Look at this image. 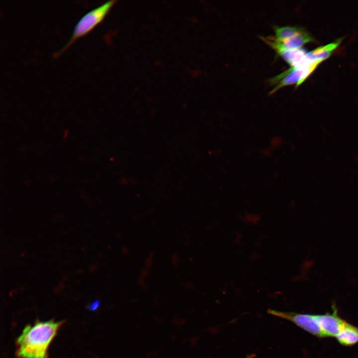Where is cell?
Returning a JSON list of instances; mask_svg holds the SVG:
<instances>
[{"mask_svg":"<svg viewBox=\"0 0 358 358\" xmlns=\"http://www.w3.org/2000/svg\"><path fill=\"white\" fill-rule=\"evenodd\" d=\"M268 44L278 54L300 49L303 45L313 40L310 34L304 30L295 36L284 40H279L272 37H262Z\"/></svg>","mask_w":358,"mask_h":358,"instance_id":"5","label":"cell"},{"mask_svg":"<svg viewBox=\"0 0 358 358\" xmlns=\"http://www.w3.org/2000/svg\"><path fill=\"white\" fill-rule=\"evenodd\" d=\"M341 40L339 39L328 45L318 47L306 54V58L311 63L319 64L328 58L338 46Z\"/></svg>","mask_w":358,"mask_h":358,"instance_id":"7","label":"cell"},{"mask_svg":"<svg viewBox=\"0 0 358 358\" xmlns=\"http://www.w3.org/2000/svg\"><path fill=\"white\" fill-rule=\"evenodd\" d=\"M318 65L303 68H290L270 80L272 85L275 87L270 91V94L285 86L296 84V87L301 85L314 71Z\"/></svg>","mask_w":358,"mask_h":358,"instance_id":"4","label":"cell"},{"mask_svg":"<svg viewBox=\"0 0 358 358\" xmlns=\"http://www.w3.org/2000/svg\"><path fill=\"white\" fill-rule=\"evenodd\" d=\"M268 312L293 323L315 336L324 338L323 334L317 320L316 314L285 312L271 309L268 310Z\"/></svg>","mask_w":358,"mask_h":358,"instance_id":"3","label":"cell"},{"mask_svg":"<svg viewBox=\"0 0 358 358\" xmlns=\"http://www.w3.org/2000/svg\"><path fill=\"white\" fill-rule=\"evenodd\" d=\"M273 28L275 36L274 38L279 40L290 38L304 30L301 27L295 26H275Z\"/></svg>","mask_w":358,"mask_h":358,"instance_id":"10","label":"cell"},{"mask_svg":"<svg viewBox=\"0 0 358 358\" xmlns=\"http://www.w3.org/2000/svg\"><path fill=\"white\" fill-rule=\"evenodd\" d=\"M100 305V301L98 300H95L90 303V307L91 310L96 309Z\"/></svg>","mask_w":358,"mask_h":358,"instance_id":"11","label":"cell"},{"mask_svg":"<svg viewBox=\"0 0 358 358\" xmlns=\"http://www.w3.org/2000/svg\"><path fill=\"white\" fill-rule=\"evenodd\" d=\"M335 338L344 346H353L358 343V327L348 322Z\"/></svg>","mask_w":358,"mask_h":358,"instance_id":"8","label":"cell"},{"mask_svg":"<svg viewBox=\"0 0 358 358\" xmlns=\"http://www.w3.org/2000/svg\"><path fill=\"white\" fill-rule=\"evenodd\" d=\"M62 323L51 320L26 326L17 339V356L20 358H47L48 347Z\"/></svg>","mask_w":358,"mask_h":358,"instance_id":"1","label":"cell"},{"mask_svg":"<svg viewBox=\"0 0 358 358\" xmlns=\"http://www.w3.org/2000/svg\"><path fill=\"white\" fill-rule=\"evenodd\" d=\"M316 318L324 338H336L348 323L339 316L337 309L334 307L332 313L316 314Z\"/></svg>","mask_w":358,"mask_h":358,"instance_id":"6","label":"cell"},{"mask_svg":"<svg viewBox=\"0 0 358 358\" xmlns=\"http://www.w3.org/2000/svg\"><path fill=\"white\" fill-rule=\"evenodd\" d=\"M115 0H109L85 14L77 22L68 42L55 55L60 56L78 39L83 37L101 23L114 5Z\"/></svg>","mask_w":358,"mask_h":358,"instance_id":"2","label":"cell"},{"mask_svg":"<svg viewBox=\"0 0 358 358\" xmlns=\"http://www.w3.org/2000/svg\"><path fill=\"white\" fill-rule=\"evenodd\" d=\"M307 52L303 49H297L284 52L279 55L281 56L291 68H301L303 66Z\"/></svg>","mask_w":358,"mask_h":358,"instance_id":"9","label":"cell"}]
</instances>
